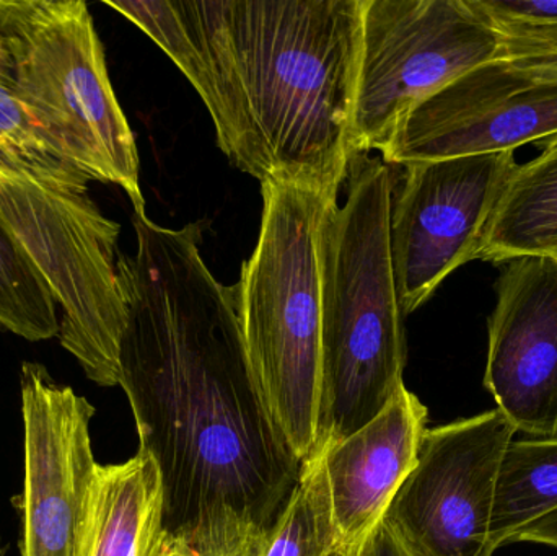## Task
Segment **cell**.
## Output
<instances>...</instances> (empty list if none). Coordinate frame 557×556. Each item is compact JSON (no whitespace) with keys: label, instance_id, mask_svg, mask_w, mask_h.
Here are the masks:
<instances>
[{"label":"cell","instance_id":"1","mask_svg":"<svg viewBox=\"0 0 557 556\" xmlns=\"http://www.w3.org/2000/svg\"><path fill=\"white\" fill-rule=\"evenodd\" d=\"M133 225L120 385L159 467L170 547L224 554L274 528L301 462L248 361L234 291L202 260L201 225L160 227L146 212Z\"/></svg>","mask_w":557,"mask_h":556},{"label":"cell","instance_id":"2","mask_svg":"<svg viewBox=\"0 0 557 556\" xmlns=\"http://www.w3.org/2000/svg\"><path fill=\"white\" fill-rule=\"evenodd\" d=\"M222 152L260 180L339 193L363 0H175Z\"/></svg>","mask_w":557,"mask_h":556},{"label":"cell","instance_id":"3","mask_svg":"<svg viewBox=\"0 0 557 556\" xmlns=\"http://www.w3.org/2000/svg\"><path fill=\"white\" fill-rule=\"evenodd\" d=\"M347 198L321 227V387L317 450L382 413L403 382L406 336L393 273L392 170L350 160Z\"/></svg>","mask_w":557,"mask_h":556},{"label":"cell","instance_id":"4","mask_svg":"<svg viewBox=\"0 0 557 556\" xmlns=\"http://www.w3.org/2000/svg\"><path fill=\"white\" fill-rule=\"evenodd\" d=\"M235 309L248 361L278 430L305 462L317 450L321 387V227L337 193L268 180Z\"/></svg>","mask_w":557,"mask_h":556},{"label":"cell","instance_id":"5","mask_svg":"<svg viewBox=\"0 0 557 556\" xmlns=\"http://www.w3.org/2000/svg\"><path fill=\"white\" fill-rule=\"evenodd\" d=\"M15 95L58 156L91 182L121 186L146 212L136 137L84 0H0Z\"/></svg>","mask_w":557,"mask_h":556},{"label":"cell","instance_id":"6","mask_svg":"<svg viewBox=\"0 0 557 556\" xmlns=\"http://www.w3.org/2000/svg\"><path fill=\"white\" fill-rule=\"evenodd\" d=\"M0 212L61 306L59 343L100 387L120 385L127 307L120 276L121 227L88 193L0 175Z\"/></svg>","mask_w":557,"mask_h":556},{"label":"cell","instance_id":"7","mask_svg":"<svg viewBox=\"0 0 557 556\" xmlns=\"http://www.w3.org/2000/svg\"><path fill=\"white\" fill-rule=\"evenodd\" d=\"M496 59L500 36L471 0H363L350 160L380 152L412 108Z\"/></svg>","mask_w":557,"mask_h":556},{"label":"cell","instance_id":"8","mask_svg":"<svg viewBox=\"0 0 557 556\" xmlns=\"http://www.w3.org/2000/svg\"><path fill=\"white\" fill-rule=\"evenodd\" d=\"M403 166L389 245L399 309L408 317L454 271L480 260L491 219L519 163L507 150Z\"/></svg>","mask_w":557,"mask_h":556},{"label":"cell","instance_id":"9","mask_svg":"<svg viewBox=\"0 0 557 556\" xmlns=\"http://www.w3.org/2000/svg\"><path fill=\"white\" fill-rule=\"evenodd\" d=\"M517 430L499 410L425 431L385 522L411 556H493L497 482Z\"/></svg>","mask_w":557,"mask_h":556},{"label":"cell","instance_id":"10","mask_svg":"<svg viewBox=\"0 0 557 556\" xmlns=\"http://www.w3.org/2000/svg\"><path fill=\"white\" fill-rule=\"evenodd\" d=\"M23 490L20 556H78L98 462L91 449L95 407L59 384L39 362L20 372Z\"/></svg>","mask_w":557,"mask_h":556},{"label":"cell","instance_id":"11","mask_svg":"<svg viewBox=\"0 0 557 556\" xmlns=\"http://www.w3.org/2000/svg\"><path fill=\"white\" fill-rule=\"evenodd\" d=\"M557 134V72L486 62L412 108L380 150L386 165L507 152Z\"/></svg>","mask_w":557,"mask_h":556},{"label":"cell","instance_id":"12","mask_svg":"<svg viewBox=\"0 0 557 556\" xmlns=\"http://www.w3.org/2000/svg\"><path fill=\"white\" fill-rule=\"evenodd\" d=\"M484 387L517 433L557 437V260L552 255L503 264L487 322Z\"/></svg>","mask_w":557,"mask_h":556},{"label":"cell","instance_id":"13","mask_svg":"<svg viewBox=\"0 0 557 556\" xmlns=\"http://www.w3.org/2000/svg\"><path fill=\"white\" fill-rule=\"evenodd\" d=\"M428 408L401 385L379 417L324 447L341 556H360L418 464Z\"/></svg>","mask_w":557,"mask_h":556},{"label":"cell","instance_id":"14","mask_svg":"<svg viewBox=\"0 0 557 556\" xmlns=\"http://www.w3.org/2000/svg\"><path fill=\"white\" fill-rule=\"evenodd\" d=\"M159 467L147 453L98 464L78 556H169Z\"/></svg>","mask_w":557,"mask_h":556},{"label":"cell","instance_id":"15","mask_svg":"<svg viewBox=\"0 0 557 556\" xmlns=\"http://www.w3.org/2000/svg\"><path fill=\"white\" fill-rule=\"evenodd\" d=\"M557 251V134L536 159L517 166L484 237L481 261Z\"/></svg>","mask_w":557,"mask_h":556},{"label":"cell","instance_id":"16","mask_svg":"<svg viewBox=\"0 0 557 556\" xmlns=\"http://www.w3.org/2000/svg\"><path fill=\"white\" fill-rule=\"evenodd\" d=\"M557 509V437L512 441L497 482L491 522L496 552L532 522Z\"/></svg>","mask_w":557,"mask_h":556},{"label":"cell","instance_id":"17","mask_svg":"<svg viewBox=\"0 0 557 556\" xmlns=\"http://www.w3.org/2000/svg\"><path fill=\"white\" fill-rule=\"evenodd\" d=\"M0 175L65 193H88L91 182L46 143L15 95L12 62L0 38Z\"/></svg>","mask_w":557,"mask_h":556},{"label":"cell","instance_id":"18","mask_svg":"<svg viewBox=\"0 0 557 556\" xmlns=\"http://www.w3.org/2000/svg\"><path fill=\"white\" fill-rule=\"evenodd\" d=\"M260 556H341L323 449L301 462L300 479Z\"/></svg>","mask_w":557,"mask_h":556},{"label":"cell","instance_id":"19","mask_svg":"<svg viewBox=\"0 0 557 556\" xmlns=\"http://www.w3.org/2000/svg\"><path fill=\"white\" fill-rule=\"evenodd\" d=\"M0 326L28 342L58 338L54 294L0 212Z\"/></svg>","mask_w":557,"mask_h":556},{"label":"cell","instance_id":"20","mask_svg":"<svg viewBox=\"0 0 557 556\" xmlns=\"http://www.w3.org/2000/svg\"><path fill=\"white\" fill-rule=\"evenodd\" d=\"M500 36V59L557 54V0H471Z\"/></svg>","mask_w":557,"mask_h":556},{"label":"cell","instance_id":"21","mask_svg":"<svg viewBox=\"0 0 557 556\" xmlns=\"http://www.w3.org/2000/svg\"><path fill=\"white\" fill-rule=\"evenodd\" d=\"M103 3L123 13L126 18L146 32L170 55L175 65H178L180 71L195 87L198 81L195 46L189 39L175 0H136V2L104 0Z\"/></svg>","mask_w":557,"mask_h":556},{"label":"cell","instance_id":"22","mask_svg":"<svg viewBox=\"0 0 557 556\" xmlns=\"http://www.w3.org/2000/svg\"><path fill=\"white\" fill-rule=\"evenodd\" d=\"M517 542H527V544L546 545V547L557 548V509L543 516L539 521L523 528L522 531L517 532L510 544Z\"/></svg>","mask_w":557,"mask_h":556},{"label":"cell","instance_id":"23","mask_svg":"<svg viewBox=\"0 0 557 556\" xmlns=\"http://www.w3.org/2000/svg\"><path fill=\"white\" fill-rule=\"evenodd\" d=\"M360 556H411L403 547L401 542L398 541L395 534L389 531L388 526L385 522L379 526L375 532H373L370 541L367 542L366 548H363Z\"/></svg>","mask_w":557,"mask_h":556},{"label":"cell","instance_id":"24","mask_svg":"<svg viewBox=\"0 0 557 556\" xmlns=\"http://www.w3.org/2000/svg\"><path fill=\"white\" fill-rule=\"evenodd\" d=\"M510 62L519 65V67L530 69V71L557 72V54L540 55V58L519 59V61Z\"/></svg>","mask_w":557,"mask_h":556},{"label":"cell","instance_id":"25","mask_svg":"<svg viewBox=\"0 0 557 556\" xmlns=\"http://www.w3.org/2000/svg\"><path fill=\"white\" fill-rule=\"evenodd\" d=\"M261 541H263V538L251 539V541L245 542V544H242L240 547L234 548V551L209 556H260ZM186 554L189 556H198L191 554V552H186Z\"/></svg>","mask_w":557,"mask_h":556},{"label":"cell","instance_id":"26","mask_svg":"<svg viewBox=\"0 0 557 556\" xmlns=\"http://www.w3.org/2000/svg\"><path fill=\"white\" fill-rule=\"evenodd\" d=\"M169 556H189V555L186 554L185 551H178V548H173L172 547V552H170Z\"/></svg>","mask_w":557,"mask_h":556},{"label":"cell","instance_id":"27","mask_svg":"<svg viewBox=\"0 0 557 556\" xmlns=\"http://www.w3.org/2000/svg\"><path fill=\"white\" fill-rule=\"evenodd\" d=\"M5 555V547L2 544V538H0V556Z\"/></svg>","mask_w":557,"mask_h":556},{"label":"cell","instance_id":"28","mask_svg":"<svg viewBox=\"0 0 557 556\" xmlns=\"http://www.w3.org/2000/svg\"><path fill=\"white\" fill-rule=\"evenodd\" d=\"M552 257H555L557 260V251H555V254H553Z\"/></svg>","mask_w":557,"mask_h":556}]
</instances>
